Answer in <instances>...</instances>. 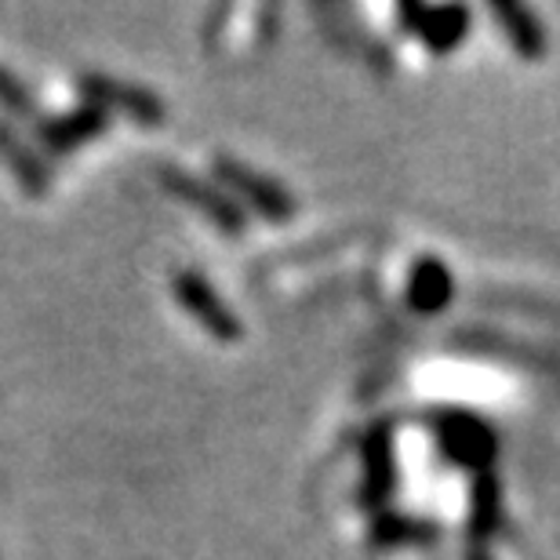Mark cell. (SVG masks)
Returning a JSON list of instances; mask_svg holds the SVG:
<instances>
[{"label": "cell", "instance_id": "obj_9", "mask_svg": "<svg viewBox=\"0 0 560 560\" xmlns=\"http://www.w3.org/2000/svg\"><path fill=\"white\" fill-rule=\"evenodd\" d=\"M447 299H452V277L436 259H422L411 270V306L422 313H436L447 306Z\"/></svg>", "mask_w": 560, "mask_h": 560}, {"label": "cell", "instance_id": "obj_5", "mask_svg": "<svg viewBox=\"0 0 560 560\" xmlns=\"http://www.w3.org/2000/svg\"><path fill=\"white\" fill-rule=\"evenodd\" d=\"M106 128H109L106 109L84 103V106L70 109V114L44 117L37 125V139L44 150H51V153H73V150H81L88 139L106 136Z\"/></svg>", "mask_w": 560, "mask_h": 560}, {"label": "cell", "instance_id": "obj_3", "mask_svg": "<svg viewBox=\"0 0 560 560\" xmlns=\"http://www.w3.org/2000/svg\"><path fill=\"white\" fill-rule=\"evenodd\" d=\"M81 95H84V103L106 109V114L109 109H120V114L131 117L136 125H145V128L164 125V103L139 84H125V81L106 77V73H84L81 77Z\"/></svg>", "mask_w": 560, "mask_h": 560}, {"label": "cell", "instance_id": "obj_10", "mask_svg": "<svg viewBox=\"0 0 560 560\" xmlns=\"http://www.w3.org/2000/svg\"><path fill=\"white\" fill-rule=\"evenodd\" d=\"M491 11H495V19L502 22V30L510 33L513 48L521 55H528V59H539L546 48L539 19H535L528 8H517V4H495Z\"/></svg>", "mask_w": 560, "mask_h": 560}, {"label": "cell", "instance_id": "obj_8", "mask_svg": "<svg viewBox=\"0 0 560 560\" xmlns=\"http://www.w3.org/2000/svg\"><path fill=\"white\" fill-rule=\"evenodd\" d=\"M400 15H405L408 26H416L411 33H419L433 51L455 48V44L466 37V26H469L466 8H405Z\"/></svg>", "mask_w": 560, "mask_h": 560}, {"label": "cell", "instance_id": "obj_6", "mask_svg": "<svg viewBox=\"0 0 560 560\" xmlns=\"http://www.w3.org/2000/svg\"><path fill=\"white\" fill-rule=\"evenodd\" d=\"M0 161L11 167L15 183L26 189L30 197H44L51 186V172H48V161L37 153V145H30L26 139L19 136L8 120H0Z\"/></svg>", "mask_w": 560, "mask_h": 560}, {"label": "cell", "instance_id": "obj_4", "mask_svg": "<svg viewBox=\"0 0 560 560\" xmlns=\"http://www.w3.org/2000/svg\"><path fill=\"white\" fill-rule=\"evenodd\" d=\"M215 175L252 211H259V215L273 219V222H284V219L295 215V200H291L288 189L280 186V183H273L270 175H259L255 167L233 161V156H219V161H215Z\"/></svg>", "mask_w": 560, "mask_h": 560}, {"label": "cell", "instance_id": "obj_7", "mask_svg": "<svg viewBox=\"0 0 560 560\" xmlns=\"http://www.w3.org/2000/svg\"><path fill=\"white\" fill-rule=\"evenodd\" d=\"M436 433H441V447L452 458L466 466H488L491 455H495V436L485 422L469 419V416H447L436 422Z\"/></svg>", "mask_w": 560, "mask_h": 560}, {"label": "cell", "instance_id": "obj_1", "mask_svg": "<svg viewBox=\"0 0 560 560\" xmlns=\"http://www.w3.org/2000/svg\"><path fill=\"white\" fill-rule=\"evenodd\" d=\"M156 178H161V186L172 197H178L189 208H197L208 222H215L226 237H241V233H244V208L233 205L230 194H222V189L205 183V178L183 172V167H175V164L156 167Z\"/></svg>", "mask_w": 560, "mask_h": 560}, {"label": "cell", "instance_id": "obj_2", "mask_svg": "<svg viewBox=\"0 0 560 560\" xmlns=\"http://www.w3.org/2000/svg\"><path fill=\"white\" fill-rule=\"evenodd\" d=\"M172 291H175L178 306H186L189 317H194L208 335H215V339H222V342H233V339H241V335H244L237 313H233L226 302L219 299V291L211 288L197 270L175 273L172 277Z\"/></svg>", "mask_w": 560, "mask_h": 560}, {"label": "cell", "instance_id": "obj_12", "mask_svg": "<svg viewBox=\"0 0 560 560\" xmlns=\"http://www.w3.org/2000/svg\"><path fill=\"white\" fill-rule=\"evenodd\" d=\"M0 106H4L8 114H19V117H30L33 114L30 88L22 84L15 73H8L4 66H0Z\"/></svg>", "mask_w": 560, "mask_h": 560}, {"label": "cell", "instance_id": "obj_11", "mask_svg": "<svg viewBox=\"0 0 560 560\" xmlns=\"http://www.w3.org/2000/svg\"><path fill=\"white\" fill-rule=\"evenodd\" d=\"M368 502H378L383 499V491H389V480H394V469H389V436L375 433L372 441H368Z\"/></svg>", "mask_w": 560, "mask_h": 560}]
</instances>
